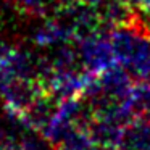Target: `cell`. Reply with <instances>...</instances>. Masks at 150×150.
I'll return each instance as SVG.
<instances>
[{
	"instance_id": "52a82bcc",
	"label": "cell",
	"mask_w": 150,
	"mask_h": 150,
	"mask_svg": "<svg viewBox=\"0 0 150 150\" xmlns=\"http://www.w3.org/2000/svg\"><path fill=\"white\" fill-rule=\"evenodd\" d=\"M0 150H21V147L15 140H0Z\"/></svg>"
},
{
	"instance_id": "7a4b0ae2",
	"label": "cell",
	"mask_w": 150,
	"mask_h": 150,
	"mask_svg": "<svg viewBox=\"0 0 150 150\" xmlns=\"http://www.w3.org/2000/svg\"><path fill=\"white\" fill-rule=\"evenodd\" d=\"M76 49L81 66L92 74H100L118 65L110 40V28L105 24L95 33L81 37L76 42Z\"/></svg>"
},
{
	"instance_id": "277c9868",
	"label": "cell",
	"mask_w": 150,
	"mask_h": 150,
	"mask_svg": "<svg viewBox=\"0 0 150 150\" xmlns=\"http://www.w3.org/2000/svg\"><path fill=\"white\" fill-rule=\"evenodd\" d=\"M31 40L39 49H53L57 45L68 42L76 44L71 31L57 15L44 16L40 23H37L31 31Z\"/></svg>"
},
{
	"instance_id": "ba28073f",
	"label": "cell",
	"mask_w": 150,
	"mask_h": 150,
	"mask_svg": "<svg viewBox=\"0 0 150 150\" xmlns=\"http://www.w3.org/2000/svg\"><path fill=\"white\" fill-rule=\"evenodd\" d=\"M81 2H84V4H87V5H91V7H102L103 4H107L108 0H81Z\"/></svg>"
},
{
	"instance_id": "9c48e42d",
	"label": "cell",
	"mask_w": 150,
	"mask_h": 150,
	"mask_svg": "<svg viewBox=\"0 0 150 150\" xmlns=\"http://www.w3.org/2000/svg\"><path fill=\"white\" fill-rule=\"evenodd\" d=\"M74 2H78V0H55L57 7H65V5H71V4H74Z\"/></svg>"
},
{
	"instance_id": "3957f363",
	"label": "cell",
	"mask_w": 150,
	"mask_h": 150,
	"mask_svg": "<svg viewBox=\"0 0 150 150\" xmlns=\"http://www.w3.org/2000/svg\"><path fill=\"white\" fill-rule=\"evenodd\" d=\"M44 94H47V92L39 79L13 78L0 84L2 103L16 113H24Z\"/></svg>"
},
{
	"instance_id": "5b68a950",
	"label": "cell",
	"mask_w": 150,
	"mask_h": 150,
	"mask_svg": "<svg viewBox=\"0 0 150 150\" xmlns=\"http://www.w3.org/2000/svg\"><path fill=\"white\" fill-rule=\"evenodd\" d=\"M118 147L123 150H150V123L144 116L132 120L124 127Z\"/></svg>"
},
{
	"instance_id": "6da1fadb",
	"label": "cell",
	"mask_w": 150,
	"mask_h": 150,
	"mask_svg": "<svg viewBox=\"0 0 150 150\" xmlns=\"http://www.w3.org/2000/svg\"><path fill=\"white\" fill-rule=\"evenodd\" d=\"M110 40L118 65L136 81L150 82V24L136 13L129 21L110 28Z\"/></svg>"
},
{
	"instance_id": "8992f818",
	"label": "cell",
	"mask_w": 150,
	"mask_h": 150,
	"mask_svg": "<svg viewBox=\"0 0 150 150\" xmlns=\"http://www.w3.org/2000/svg\"><path fill=\"white\" fill-rule=\"evenodd\" d=\"M10 4L31 18L49 16L52 5H57L55 0H10Z\"/></svg>"
}]
</instances>
